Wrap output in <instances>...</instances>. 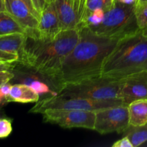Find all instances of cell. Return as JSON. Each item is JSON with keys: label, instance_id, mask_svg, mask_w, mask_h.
I'll return each mask as SVG.
<instances>
[{"label": "cell", "instance_id": "1f68e13d", "mask_svg": "<svg viewBox=\"0 0 147 147\" xmlns=\"http://www.w3.org/2000/svg\"><path fill=\"white\" fill-rule=\"evenodd\" d=\"M1 63H5V62L4 61V60H1V59L0 58V64H1Z\"/></svg>", "mask_w": 147, "mask_h": 147}, {"label": "cell", "instance_id": "f1b7e54d", "mask_svg": "<svg viewBox=\"0 0 147 147\" xmlns=\"http://www.w3.org/2000/svg\"><path fill=\"white\" fill-rule=\"evenodd\" d=\"M5 11V0H0V12Z\"/></svg>", "mask_w": 147, "mask_h": 147}, {"label": "cell", "instance_id": "6da1fadb", "mask_svg": "<svg viewBox=\"0 0 147 147\" xmlns=\"http://www.w3.org/2000/svg\"><path fill=\"white\" fill-rule=\"evenodd\" d=\"M80 38L53 80L57 93L64 86L102 76L103 63L120 39L99 35L89 27L79 30Z\"/></svg>", "mask_w": 147, "mask_h": 147}, {"label": "cell", "instance_id": "9a60e30c", "mask_svg": "<svg viewBox=\"0 0 147 147\" xmlns=\"http://www.w3.org/2000/svg\"><path fill=\"white\" fill-rule=\"evenodd\" d=\"M25 40V33L14 32L0 35V50L20 55Z\"/></svg>", "mask_w": 147, "mask_h": 147}, {"label": "cell", "instance_id": "f546056e", "mask_svg": "<svg viewBox=\"0 0 147 147\" xmlns=\"http://www.w3.org/2000/svg\"><path fill=\"white\" fill-rule=\"evenodd\" d=\"M137 3H144V2H147V0H137L136 1Z\"/></svg>", "mask_w": 147, "mask_h": 147}, {"label": "cell", "instance_id": "83f0119b", "mask_svg": "<svg viewBox=\"0 0 147 147\" xmlns=\"http://www.w3.org/2000/svg\"><path fill=\"white\" fill-rule=\"evenodd\" d=\"M117 1L125 4H135L137 0H117Z\"/></svg>", "mask_w": 147, "mask_h": 147}, {"label": "cell", "instance_id": "4fadbf2b", "mask_svg": "<svg viewBox=\"0 0 147 147\" xmlns=\"http://www.w3.org/2000/svg\"><path fill=\"white\" fill-rule=\"evenodd\" d=\"M5 8L24 30L37 28L39 20L22 0H5Z\"/></svg>", "mask_w": 147, "mask_h": 147}, {"label": "cell", "instance_id": "d6986e66", "mask_svg": "<svg viewBox=\"0 0 147 147\" xmlns=\"http://www.w3.org/2000/svg\"><path fill=\"white\" fill-rule=\"evenodd\" d=\"M135 14L139 29L147 32V2H136Z\"/></svg>", "mask_w": 147, "mask_h": 147}, {"label": "cell", "instance_id": "7a4b0ae2", "mask_svg": "<svg viewBox=\"0 0 147 147\" xmlns=\"http://www.w3.org/2000/svg\"><path fill=\"white\" fill-rule=\"evenodd\" d=\"M79 38L80 31L78 29L63 30L51 40L25 34L24 45L16 63L33 69L47 78L54 88L53 80L65 57L78 42Z\"/></svg>", "mask_w": 147, "mask_h": 147}, {"label": "cell", "instance_id": "4dcf8cb0", "mask_svg": "<svg viewBox=\"0 0 147 147\" xmlns=\"http://www.w3.org/2000/svg\"><path fill=\"white\" fill-rule=\"evenodd\" d=\"M45 1L47 4H49V3H51L53 2V1H55V0H45Z\"/></svg>", "mask_w": 147, "mask_h": 147}, {"label": "cell", "instance_id": "52a82bcc", "mask_svg": "<svg viewBox=\"0 0 147 147\" xmlns=\"http://www.w3.org/2000/svg\"><path fill=\"white\" fill-rule=\"evenodd\" d=\"M44 121L65 129L84 128L94 130L96 112L70 109H46L42 113Z\"/></svg>", "mask_w": 147, "mask_h": 147}, {"label": "cell", "instance_id": "d4e9b609", "mask_svg": "<svg viewBox=\"0 0 147 147\" xmlns=\"http://www.w3.org/2000/svg\"><path fill=\"white\" fill-rule=\"evenodd\" d=\"M22 1H24L26 4H27V6L29 7V9H30V11H32V14H34V15L35 16V17L39 20V19H40V15H39V14L37 12V11L35 10V9H34L32 0H22Z\"/></svg>", "mask_w": 147, "mask_h": 147}, {"label": "cell", "instance_id": "8fae6325", "mask_svg": "<svg viewBox=\"0 0 147 147\" xmlns=\"http://www.w3.org/2000/svg\"><path fill=\"white\" fill-rule=\"evenodd\" d=\"M63 31L56 11L54 1L46 4L39 19L37 28L25 30V34H32L45 40L55 38Z\"/></svg>", "mask_w": 147, "mask_h": 147}, {"label": "cell", "instance_id": "ba28073f", "mask_svg": "<svg viewBox=\"0 0 147 147\" xmlns=\"http://www.w3.org/2000/svg\"><path fill=\"white\" fill-rule=\"evenodd\" d=\"M129 126L128 106L111 107L96 112L94 130L100 134L123 133Z\"/></svg>", "mask_w": 147, "mask_h": 147}, {"label": "cell", "instance_id": "3957f363", "mask_svg": "<svg viewBox=\"0 0 147 147\" xmlns=\"http://www.w3.org/2000/svg\"><path fill=\"white\" fill-rule=\"evenodd\" d=\"M147 70V32L138 30L122 37L105 60L102 76L121 80Z\"/></svg>", "mask_w": 147, "mask_h": 147}, {"label": "cell", "instance_id": "cb8c5ba5", "mask_svg": "<svg viewBox=\"0 0 147 147\" xmlns=\"http://www.w3.org/2000/svg\"><path fill=\"white\" fill-rule=\"evenodd\" d=\"M32 1L34 9L39 14V15L40 16V14H41V12L45 7L46 4H47L46 1L45 0H32Z\"/></svg>", "mask_w": 147, "mask_h": 147}, {"label": "cell", "instance_id": "4316f807", "mask_svg": "<svg viewBox=\"0 0 147 147\" xmlns=\"http://www.w3.org/2000/svg\"><path fill=\"white\" fill-rule=\"evenodd\" d=\"M14 65H13L12 63H1L0 64V70H12Z\"/></svg>", "mask_w": 147, "mask_h": 147}, {"label": "cell", "instance_id": "603a6c76", "mask_svg": "<svg viewBox=\"0 0 147 147\" xmlns=\"http://www.w3.org/2000/svg\"><path fill=\"white\" fill-rule=\"evenodd\" d=\"M113 147H133L131 142H130L128 137L126 136H123L122 139L120 140H118L117 142H115L113 145Z\"/></svg>", "mask_w": 147, "mask_h": 147}, {"label": "cell", "instance_id": "30bf717a", "mask_svg": "<svg viewBox=\"0 0 147 147\" xmlns=\"http://www.w3.org/2000/svg\"><path fill=\"white\" fill-rule=\"evenodd\" d=\"M20 67H15L14 65L11 70L14 76L11 80L14 81V83H11V84L22 83L29 86L35 90L40 96H42L41 98L57 94L47 78L33 69L21 64H20Z\"/></svg>", "mask_w": 147, "mask_h": 147}, {"label": "cell", "instance_id": "484cf974", "mask_svg": "<svg viewBox=\"0 0 147 147\" xmlns=\"http://www.w3.org/2000/svg\"><path fill=\"white\" fill-rule=\"evenodd\" d=\"M9 99L7 96H4L1 91L0 90V109L2 108V106H4L6 103H9Z\"/></svg>", "mask_w": 147, "mask_h": 147}, {"label": "cell", "instance_id": "2e32d148", "mask_svg": "<svg viewBox=\"0 0 147 147\" xmlns=\"http://www.w3.org/2000/svg\"><path fill=\"white\" fill-rule=\"evenodd\" d=\"M129 124L142 126L147 123V99L132 102L128 106Z\"/></svg>", "mask_w": 147, "mask_h": 147}, {"label": "cell", "instance_id": "5b68a950", "mask_svg": "<svg viewBox=\"0 0 147 147\" xmlns=\"http://www.w3.org/2000/svg\"><path fill=\"white\" fill-rule=\"evenodd\" d=\"M121 88V80L100 76L64 86L57 95L96 100L120 98Z\"/></svg>", "mask_w": 147, "mask_h": 147}, {"label": "cell", "instance_id": "8992f818", "mask_svg": "<svg viewBox=\"0 0 147 147\" xmlns=\"http://www.w3.org/2000/svg\"><path fill=\"white\" fill-rule=\"evenodd\" d=\"M123 104V103L121 98L96 100L83 98L65 97L56 94L40 98L30 112L42 113L45 110L50 109L90 111L96 112Z\"/></svg>", "mask_w": 147, "mask_h": 147}, {"label": "cell", "instance_id": "7402d4cb", "mask_svg": "<svg viewBox=\"0 0 147 147\" xmlns=\"http://www.w3.org/2000/svg\"><path fill=\"white\" fill-rule=\"evenodd\" d=\"M14 74L11 70H0V87L7 83H9L14 78Z\"/></svg>", "mask_w": 147, "mask_h": 147}, {"label": "cell", "instance_id": "5bb4252c", "mask_svg": "<svg viewBox=\"0 0 147 147\" xmlns=\"http://www.w3.org/2000/svg\"><path fill=\"white\" fill-rule=\"evenodd\" d=\"M40 96L31 87L22 83L11 84L9 94V102L27 103H37Z\"/></svg>", "mask_w": 147, "mask_h": 147}, {"label": "cell", "instance_id": "277c9868", "mask_svg": "<svg viewBox=\"0 0 147 147\" xmlns=\"http://www.w3.org/2000/svg\"><path fill=\"white\" fill-rule=\"evenodd\" d=\"M135 4H125L115 0L114 5L105 12L101 23L88 27L96 34L121 39L139 30L135 14Z\"/></svg>", "mask_w": 147, "mask_h": 147}, {"label": "cell", "instance_id": "ac0fdd59", "mask_svg": "<svg viewBox=\"0 0 147 147\" xmlns=\"http://www.w3.org/2000/svg\"><path fill=\"white\" fill-rule=\"evenodd\" d=\"M14 32L25 33V30L8 12H0V35Z\"/></svg>", "mask_w": 147, "mask_h": 147}, {"label": "cell", "instance_id": "e0dca14e", "mask_svg": "<svg viewBox=\"0 0 147 147\" xmlns=\"http://www.w3.org/2000/svg\"><path fill=\"white\" fill-rule=\"evenodd\" d=\"M131 142L133 147H137L147 142V123L142 126H132L129 124L122 133Z\"/></svg>", "mask_w": 147, "mask_h": 147}, {"label": "cell", "instance_id": "9c48e42d", "mask_svg": "<svg viewBox=\"0 0 147 147\" xmlns=\"http://www.w3.org/2000/svg\"><path fill=\"white\" fill-rule=\"evenodd\" d=\"M54 3L62 30L81 28L86 0H55Z\"/></svg>", "mask_w": 147, "mask_h": 147}, {"label": "cell", "instance_id": "7c38bea8", "mask_svg": "<svg viewBox=\"0 0 147 147\" xmlns=\"http://www.w3.org/2000/svg\"><path fill=\"white\" fill-rule=\"evenodd\" d=\"M120 98L126 106L135 100L147 99V70L121 79Z\"/></svg>", "mask_w": 147, "mask_h": 147}, {"label": "cell", "instance_id": "44dd1931", "mask_svg": "<svg viewBox=\"0 0 147 147\" xmlns=\"http://www.w3.org/2000/svg\"><path fill=\"white\" fill-rule=\"evenodd\" d=\"M12 131V126L10 119L0 118V139L8 137Z\"/></svg>", "mask_w": 147, "mask_h": 147}, {"label": "cell", "instance_id": "d6a6232c", "mask_svg": "<svg viewBox=\"0 0 147 147\" xmlns=\"http://www.w3.org/2000/svg\"><path fill=\"white\" fill-rule=\"evenodd\" d=\"M1 109H0V118H2L1 117Z\"/></svg>", "mask_w": 147, "mask_h": 147}, {"label": "cell", "instance_id": "ffe728a7", "mask_svg": "<svg viewBox=\"0 0 147 147\" xmlns=\"http://www.w3.org/2000/svg\"><path fill=\"white\" fill-rule=\"evenodd\" d=\"M114 2L115 0H86V10L92 11L100 9L107 11L113 7Z\"/></svg>", "mask_w": 147, "mask_h": 147}]
</instances>
